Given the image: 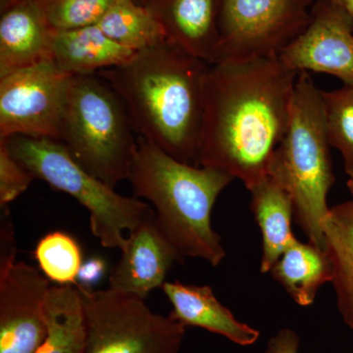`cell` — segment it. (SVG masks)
Masks as SVG:
<instances>
[{"label":"cell","instance_id":"3957f363","mask_svg":"<svg viewBox=\"0 0 353 353\" xmlns=\"http://www.w3.org/2000/svg\"><path fill=\"white\" fill-rule=\"evenodd\" d=\"M127 180L134 196L152 204L158 224L183 259L205 260L213 267L222 263L226 252L213 230L211 214L233 176L183 163L139 137Z\"/></svg>","mask_w":353,"mask_h":353},{"label":"cell","instance_id":"30bf717a","mask_svg":"<svg viewBox=\"0 0 353 353\" xmlns=\"http://www.w3.org/2000/svg\"><path fill=\"white\" fill-rule=\"evenodd\" d=\"M16 245L0 246V353H34L48 334L51 288L43 272L16 261Z\"/></svg>","mask_w":353,"mask_h":353},{"label":"cell","instance_id":"ffe728a7","mask_svg":"<svg viewBox=\"0 0 353 353\" xmlns=\"http://www.w3.org/2000/svg\"><path fill=\"white\" fill-rule=\"evenodd\" d=\"M48 334L34 353H83L82 296L75 285H51L46 303Z\"/></svg>","mask_w":353,"mask_h":353},{"label":"cell","instance_id":"8fae6325","mask_svg":"<svg viewBox=\"0 0 353 353\" xmlns=\"http://www.w3.org/2000/svg\"><path fill=\"white\" fill-rule=\"evenodd\" d=\"M296 73L328 74L353 85V25L331 0L313 4L308 25L279 55Z\"/></svg>","mask_w":353,"mask_h":353},{"label":"cell","instance_id":"7402d4cb","mask_svg":"<svg viewBox=\"0 0 353 353\" xmlns=\"http://www.w3.org/2000/svg\"><path fill=\"white\" fill-rule=\"evenodd\" d=\"M34 259L50 282L57 285H76L83 262L78 241L61 231L51 232L39 241Z\"/></svg>","mask_w":353,"mask_h":353},{"label":"cell","instance_id":"ba28073f","mask_svg":"<svg viewBox=\"0 0 353 353\" xmlns=\"http://www.w3.org/2000/svg\"><path fill=\"white\" fill-rule=\"evenodd\" d=\"M313 4L312 0H220L215 62L279 57L308 25Z\"/></svg>","mask_w":353,"mask_h":353},{"label":"cell","instance_id":"ac0fdd59","mask_svg":"<svg viewBox=\"0 0 353 353\" xmlns=\"http://www.w3.org/2000/svg\"><path fill=\"white\" fill-rule=\"evenodd\" d=\"M294 303L307 307L323 285L333 281L328 253L312 243L294 241L269 272Z\"/></svg>","mask_w":353,"mask_h":353},{"label":"cell","instance_id":"8992f818","mask_svg":"<svg viewBox=\"0 0 353 353\" xmlns=\"http://www.w3.org/2000/svg\"><path fill=\"white\" fill-rule=\"evenodd\" d=\"M0 139L34 179L74 197L87 209L92 233L103 248L122 250L128 234L154 212L145 202L121 196L92 175L55 139L25 136Z\"/></svg>","mask_w":353,"mask_h":353},{"label":"cell","instance_id":"cb8c5ba5","mask_svg":"<svg viewBox=\"0 0 353 353\" xmlns=\"http://www.w3.org/2000/svg\"><path fill=\"white\" fill-rule=\"evenodd\" d=\"M115 0H39L54 31L97 25Z\"/></svg>","mask_w":353,"mask_h":353},{"label":"cell","instance_id":"d6986e66","mask_svg":"<svg viewBox=\"0 0 353 353\" xmlns=\"http://www.w3.org/2000/svg\"><path fill=\"white\" fill-rule=\"evenodd\" d=\"M325 250L333 266L336 305L353 332V201L330 208L324 222Z\"/></svg>","mask_w":353,"mask_h":353},{"label":"cell","instance_id":"f546056e","mask_svg":"<svg viewBox=\"0 0 353 353\" xmlns=\"http://www.w3.org/2000/svg\"><path fill=\"white\" fill-rule=\"evenodd\" d=\"M136 1L139 2V4H143V6H145L146 0H136Z\"/></svg>","mask_w":353,"mask_h":353},{"label":"cell","instance_id":"4fadbf2b","mask_svg":"<svg viewBox=\"0 0 353 353\" xmlns=\"http://www.w3.org/2000/svg\"><path fill=\"white\" fill-rule=\"evenodd\" d=\"M0 77L52 59L54 30L39 0H1Z\"/></svg>","mask_w":353,"mask_h":353},{"label":"cell","instance_id":"603a6c76","mask_svg":"<svg viewBox=\"0 0 353 353\" xmlns=\"http://www.w3.org/2000/svg\"><path fill=\"white\" fill-rule=\"evenodd\" d=\"M330 145L341 153L348 178H353V85L322 90Z\"/></svg>","mask_w":353,"mask_h":353},{"label":"cell","instance_id":"5bb4252c","mask_svg":"<svg viewBox=\"0 0 353 353\" xmlns=\"http://www.w3.org/2000/svg\"><path fill=\"white\" fill-rule=\"evenodd\" d=\"M167 41L208 64L217 59L220 0H146Z\"/></svg>","mask_w":353,"mask_h":353},{"label":"cell","instance_id":"7c38bea8","mask_svg":"<svg viewBox=\"0 0 353 353\" xmlns=\"http://www.w3.org/2000/svg\"><path fill=\"white\" fill-rule=\"evenodd\" d=\"M109 277V289L145 299L162 288L167 274L183 257L174 248L153 212L132 230Z\"/></svg>","mask_w":353,"mask_h":353},{"label":"cell","instance_id":"4316f807","mask_svg":"<svg viewBox=\"0 0 353 353\" xmlns=\"http://www.w3.org/2000/svg\"><path fill=\"white\" fill-rule=\"evenodd\" d=\"M106 272L105 260L101 257H90L83 262L78 275V287L92 289L94 285L101 282Z\"/></svg>","mask_w":353,"mask_h":353},{"label":"cell","instance_id":"5b68a950","mask_svg":"<svg viewBox=\"0 0 353 353\" xmlns=\"http://www.w3.org/2000/svg\"><path fill=\"white\" fill-rule=\"evenodd\" d=\"M138 139L126 104L102 77L73 76L58 141L77 163L115 188L128 179Z\"/></svg>","mask_w":353,"mask_h":353},{"label":"cell","instance_id":"6da1fadb","mask_svg":"<svg viewBox=\"0 0 353 353\" xmlns=\"http://www.w3.org/2000/svg\"><path fill=\"white\" fill-rule=\"evenodd\" d=\"M297 75L279 57L211 64L199 166L225 172L248 190L269 176L289 125Z\"/></svg>","mask_w":353,"mask_h":353},{"label":"cell","instance_id":"83f0119b","mask_svg":"<svg viewBox=\"0 0 353 353\" xmlns=\"http://www.w3.org/2000/svg\"><path fill=\"white\" fill-rule=\"evenodd\" d=\"M331 1L347 13L353 25V0H331Z\"/></svg>","mask_w":353,"mask_h":353},{"label":"cell","instance_id":"e0dca14e","mask_svg":"<svg viewBox=\"0 0 353 353\" xmlns=\"http://www.w3.org/2000/svg\"><path fill=\"white\" fill-rule=\"evenodd\" d=\"M250 209L262 234L261 273H269L281 255L296 240L292 232L294 203L285 188L267 176L248 190Z\"/></svg>","mask_w":353,"mask_h":353},{"label":"cell","instance_id":"d4e9b609","mask_svg":"<svg viewBox=\"0 0 353 353\" xmlns=\"http://www.w3.org/2000/svg\"><path fill=\"white\" fill-rule=\"evenodd\" d=\"M34 176L0 139V206H8L30 187Z\"/></svg>","mask_w":353,"mask_h":353},{"label":"cell","instance_id":"277c9868","mask_svg":"<svg viewBox=\"0 0 353 353\" xmlns=\"http://www.w3.org/2000/svg\"><path fill=\"white\" fill-rule=\"evenodd\" d=\"M322 90L309 73L297 75L289 125L269 176L289 192L297 225L308 243L325 250L324 222L334 183ZM326 252V250H325Z\"/></svg>","mask_w":353,"mask_h":353},{"label":"cell","instance_id":"7a4b0ae2","mask_svg":"<svg viewBox=\"0 0 353 353\" xmlns=\"http://www.w3.org/2000/svg\"><path fill=\"white\" fill-rule=\"evenodd\" d=\"M209 66L166 41L99 75L126 104L139 137L179 161L199 166Z\"/></svg>","mask_w":353,"mask_h":353},{"label":"cell","instance_id":"9a60e30c","mask_svg":"<svg viewBox=\"0 0 353 353\" xmlns=\"http://www.w3.org/2000/svg\"><path fill=\"white\" fill-rule=\"evenodd\" d=\"M161 289L173 307L169 316L183 326L206 330L241 347H250L259 341V330L236 319L209 285L175 281L165 282Z\"/></svg>","mask_w":353,"mask_h":353},{"label":"cell","instance_id":"2e32d148","mask_svg":"<svg viewBox=\"0 0 353 353\" xmlns=\"http://www.w3.org/2000/svg\"><path fill=\"white\" fill-rule=\"evenodd\" d=\"M137 53L109 38L97 25L55 31L51 48L53 61L73 76L92 75L123 66Z\"/></svg>","mask_w":353,"mask_h":353},{"label":"cell","instance_id":"9c48e42d","mask_svg":"<svg viewBox=\"0 0 353 353\" xmlns=\"http://www.w3.org/2000/svg\"><path fill=\"white\" fill-rule=\"evenodd\" d=\"M72 78L52 59L0 77V139L59 141Z\"/></svg>","mask_w":353,"mask_h":353},{"label":"cell","instance_id":"44dd1931","mask_svg":"<svg viewBox=\"0 0 353 353\" xmlns=\"http://www.w3.org/2000/svg\"><path fill=\"white\" fill-rule=\"evenodd\" d=\"M97 25L109 38L136 52L167 41L159 21L136 0H115Z\"/></svg>","mask_w":353,"mask_h":353},{"label":"cell","instance_id":"f1b7e54d","mask_svg":"<svg viewBox=\"0 0 353 353\" xmlns=\"http://www.w3.org/2000/svg\"><path fill=\"white\" fill-rule=\"evenodd\" d=\"M347 188L348 190H350V194H352L353 201V178H348Z\"/></svg>","mask_w":353,"mask_h":353},{"label":"cell","instance_id":"52a82bcc","mask_svg":"<svg viewBox=\"0 0 353 353\" xmlns=\"http://www.w3.org/2000/svg\"><path fill=\"white\" fill-rule=\"evenodd\" d=\"M85 326L83 353H179L185 327L153 312L145 299L78 287Z\"/></svg>","mask_w":353,"mask_h":353},{"label":"cell","instance_id":"484cf974","mask_svg":"<svg viewBox=\"0 0 353 353\" xmlns=\"http://www.w3.org/2000/svg\"><path fill=\"white\" fill-rule=\"evenodd\" d=\"M299 345L301 339L296 331L281 329L268 341L263 353H299Z\"/></svg>","mask_w":353,"mask_h":353}]
</instances>
